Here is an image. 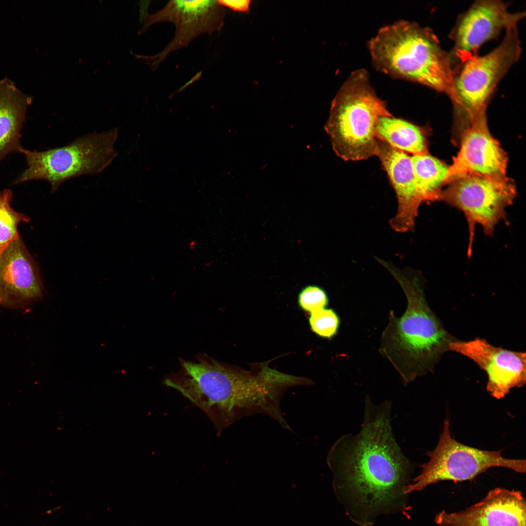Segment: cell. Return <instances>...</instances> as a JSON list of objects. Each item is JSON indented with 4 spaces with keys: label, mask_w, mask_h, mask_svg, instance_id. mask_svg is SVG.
Segmentation results:
<instances>
[{
    "label": "cell",
    "mask_w": 526,
    "mask_h": 526,
    "mask_svg": "<svg viewBox=\"0 0 526 526\" xmlns=\"http://www.w3.org/2000/svg\"><path fill=\"white\" fill-rule=\"evenodd\" d=\"M391 406V401L378 405L367 397L359 432L341 436L327 455L336 485L359 523L405 507L413 467L394 438Z\"/></svg>",
    "instance_id": "cell-1"
},
{
    "label": "cell",
    "mask_w": 526,
    "mask_h": 526,
    "mask_svg": "<svg viewBox=\"0 0 526 526\" xmlns=\"http://www.w3.org/2000/svg\"><path fill=\"white\" fill-rule=\"evenodd\" d=\"M177 372L164 384L180 393L210 419L218 434L243 417L263 413L283 428L288 424L280 408L287 389L299 384L297 376L253 364L247 371L199 355L195 360L180 359Z\"/></svg>",
    "instance_id": "cell-2"
},
{
    "label": "cell",
    "mask_w": 526,
    "mask_h": 526,
    "mask_svg": "<svg viewBox=\"0 0 526 526\" xmlns=\"http://www.w3.org/2000/svg\"><path fill=\"white\" fill-rule=\"evenodd\" d=\"M392 274L407 300L404 314L396 317L391 311L381 338L379 352L394 366L407 384L432 373L449 344L457 339L448 331L427 302L424 280L411 269H400L391 262H378Z\"/></svg>",
    "instance_id": "cell-3"
},
{
    "label": "cell",
    "mask_w": 526,
    "mask_h": 526,
    "mask_svg": "<svg viewBox=\"0 0 526 526\" xmlns=\"http://www.w3.org/2000/svg\"><path fill=\"white\" fill-rule=\"evenodd\" d=\"M368 44L378 70L450 94L453 67L450 54L431 28L400 20L380 29Z\"/></svg>",
    "instance_id": "cell-4"
},
{
    "label": "cell",
    "mask_w": 526,
    "mask_h": 526,
    "mask_svg": "<svg viewBox=\"0 0 526 526\" xmlns=\"http://www.w3.org/2000/svg\"><path fill=\"white\" fill-rule=\"evenodd\" d=\"M391 115L371 86L367 71L359 69L350 75L333 100L325 130L338 157L364 160L376 155L378 119Z\"/></svg>",
    "instance_id": "cell-5"
},
{
    "label": "cell",
    "mask_w": 526,
    "mask_h": 526,
    "mask_svg": "<svg viewBox=\"0 0 526 526\" xmlns=\"http://www.w3.org/2000/svg\"><path fill=\"white\" fill-rule=\"evenodd\" d=\"M118 134L116 127L85 134L66 145L45 151L23 148L21 153L25 155L27 168L13 184L45 180L55 193L67 180L101 173L117 156L114 145Z\"/></svg>",
    "instance_id": "cell-6"
},
{
    "label": "cell",
    "mask_w": 526,
    "mask_h": 526,
    "mask_svg": "<svg viewBox=\"0 0 526 526\" xmlns=\"http://www.w3.org/2000/svg\"><path fill=\"white\" fill-rule=\"evenodd\" d=\"M522 53L517 25L505 31L499 45L488 53L472 56L453 68L449 97L455 116L469 125L478 114L486 112L498 85Z\"/></svg>",
    "instance_id": "cell-7"
},
{
    "label": "cell",
    "mask_w": 526,
    "mask_h": 526,
    "mask_svg": "<svg viewBox=\"0 0 526 526\" xmlns=\"http://www.w3.org/2000/svg\"><path fill=\"white\" fill-rule=\"evenodd\" d=\"M427 456L429 460L421 465L420 474L406 486V494L439 481L471 480L492 467L508 468L521 473L526 469L524 459L506 458L501 451L479 450L457 442L451 434L448 418L444 420L436 447Z\"/></svg>",
    "instance_id": "cell-8"
},
{
    "label": "cell",
    "mask_w": 526,
    "mask_h": 526,
    "mask_svg": "<svg viewBox=\"0 0 526 526\" xmlns=\"http://www.w3.org/2000/svg\"><path fill=\"white\" fill-rule=\"evenodd\" d=\"M517 190L514 181L507 177L468 175L456 179L443 189L440 200L464 214L468 226V254L477 225L486 236L493 234L496 225L507 218V208L514 202Z\"/></svg>",
    "instance_id": "cell-9"
},
{
    "label": "cell",
    "mask_w": 526,
    "mask_h": 526,
    "mask_svg": "<svg viewBox=\"0 0 526 526\" xmlns=\"http://www.w3.org/2000/svg\"><path fill=\"white\" fill-rule=\"evenodd\" d=\"M509 5L500 0H478L458 16L449 35L453 43L449 52L453 68L525 18V12H510Z\"/></svg>",
    "instance_id": "cell-10"
},
{
    "label": "cell",
    "mask_w": 526,
    "mask_h": 526,
    "mask_svg": "<svg viewBox=\"0 0 526 526\" xmlns=\"http://www.w3.org/2000/svg\"><path fill=\"white\" fill-rule=\"evenodd\" d=\"M225 16V8L218 0H170L159 11L148 14L144 28L165 22L175 27L174 37L168 45L147 58L151 68L156 69L169 54L188 46L200 35L220 31Z\"/></svg>",
    "instance_id": "cell-11"
},
{
    "label": "cell",
    "mask_w": 526,
    "mask_h": 526,
    "mask_svg": "<svg viewBox=\"0 0 526 526\" xmlns=\"http://www.w3.org/2000/svg\"><path fill=\"white\" fill-rule=\"evenodd\" d=\"M450 351L464 356L475 362L487 375V391L497 399L526 382V354L494 346L487 339L476 338L465 341L457 338L449 344Z\"/></svg>",
    "instance_id": "cell-12"
},
{
    "label": "cell",
    "mask_w": 526,
    "mask_h": 526,
    "mask_svg": "<svg viewBox=\"0 0 526 526\" xmlns=\"http://www.w3.org/2000/svg\"><path fill=\"white\" fill-rule=\"evenodd\" d=\"M462 134L459 151L449 167L446 185L468 175L506 176L507 156L489 131L486 112L476 115Z\"/></svg>",
    "instance_id": "cell-13"
},
{
    "label": "cell",
    "mask_w": 526,
    "mask_h": 526,
    "mask_svg": "<svg viewBox=\"0 0 526 526\" xmlns=\"http://www.w3.org/2000/svg\"><path fill=\"white\" fill-rule=\"evenodd\" d=\"M526 502L522 493L495 488L479 502L458 512L443 510L434 521L439 526H526Z\"/></svg>",
    "instance_id": "cell-14"
},
{
    "label": "cell",
    "mask_w": 526,
    "mask_h": 526,
    "mask_svg": "<svg viewBox=\"0 0 526 526\" xmlns=\"http://www.w3.org/2000/svg\"><path fill=\"white\" fill-rule=\"evenodd\" d=\"M43 290L38 266L19 237L0 256L1 304L23 307L42 299Z\"/></svg>",
    "instance_id": "cell-15"
},
{
    "label": "cell",
    "mask_w": 526,
    "mask_h": 526,
    "mask_svg": "<svg viewBox=\"0 0 526 526\" xmlns=\"http://www.w3.org/2000/svg\"><path fill=\"white\" fill-rule=\"evenodd\" d=\"M376 156L387 174L397 201V212L390 220V225L397 232L413 230L419 207L423 202L415 181L411 156L379 140Z\"/></svg>",
    "instance_id": "cell-16"
},
{
    "label": "cell",
    "mask_w": 526,
    "mask_h": 526,
    "mask_svg": "<svg viewBox=\"0 0 526 526\" xmlns=\"http://www.w3.org/2000/svg\"><path fill=\"white\" fill-rule=\"evenodd\" d=\"M32 101L9 79L0 81V162L10 153H21V130Z\"/></svg>",
    "instance_id": "cell-17"
},
{
    "label": "cell",
    "mask_w": 526,
    "mask_h": 526,
    "mask_svg": "<svg viewBox=\"0 0 526 526\" xmlns=\"http://www.w3.org/2000/svg\"><path fill=\"white\" fill-rule=\"evenodd\" d=\"M376 135L377 140L406 153H429L427 129L402 118L380 117L376 124Z\"/></svg>",
    "instance_id": "cell-18"
},
{
    "label": "cell",
    "mask_w": 526,
    "mask_h": 526,
    "mask_svg": "<svg viewBox=\"0 0 526 526\" xmlns=\"http://www.w3.org/2000/svg\"><path fill=\"white\" fill-rule=\"evenodd\" d=\"M411 161L423 203L440 200L449 166L429 153L412 155Z\"/></svg>",
    "instance_id": "cell-19"
},
{
    "label": "cell",
    "mask_w": 526,
    "mask_h": 526,
    "mask_svg": "<svg viewBox=\"0 0 526 526\" xmlns=\"http://www.w3.org/2000/svg\"><path fill=\"white\" fill-rule=\"evenodd\" d=\"M12 197L13 191L9 188L0 191V256L12 242L19 237L18 224L30 222L29 217L11 207Z\"/></svg>",
    "instance_id": "cell-20"
},
{
    "label": "cell",
    "mask_w": 526,
    "mask_h": 526,
    "mask_svg": "<svg viewBox=\"0 0 526 526\" xmlns=\"http://www.w3.org/2000/svg\"><path fill=\"white\" fill-rule=\"evenodd\" d=\"M311 330L320 337L331 339L338 333L340 319L332 309L322 308L310 313Z\"/></svg>",
    "instance_id": "cell-21"
},
{
    "label": "cell",
    "mask_w": 526,
    "mask_h": 526,
    "mask_svg": "<svg viewBox=\"0 0 526 526\" xmlns=\"http://www.w3.org/2000/svg\"><path fill=\"white\" fill-rule=\"evenodd\" d=\"M298 303L303 310L311 313L325 308L328 303V298L322 288L310 285L303 288L299 293Z\"/></svg>",
    "instance_id": "cell-22"
},
{
    "label": "cell",
    "mask_w": 526,
    "mask_h": 526,
    "mask_svg": "<svg viewBox=\"0 0 526 526\" xmlns=\"http://www.w3.org/2000/svg\"><path fill=\"white\" fill-rule=\"evenodd\" d=\"M219 3L225 7H227L233 11L240 12L249 11L251 1L249 0H218Z\"/></svg>",
    "instance_id": "cell-23"
},
{
    "label": "cell",
    "mask_w": 526,
    "mask_h": 526,
    "mask_svg": "<svg viewBox=\"0 0 526 526\" xmlns=\"http://www.w3.org/2000/svg\"><path fill=\"white\" fill-rule=\"evenodd\" d=\"M0 304H1V298H0Z\"/></svg>",
    "instance_id": "cell-24"
}]
</instances>
